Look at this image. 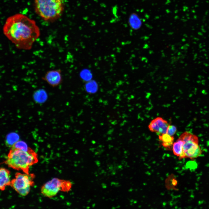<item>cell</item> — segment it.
Listing matches in <instances>:
<instances>
[{
	"instance_id": "cell-6",
	"label": "cell",
	"mask_w": 209,
	"mask_h": 209,
	"mask_svg": "<svg viewBox=\"0 0 209 209\" xmlns=\"http://www.w3.org/2000/svg\"><path fill=\"white\" fill-rule=\"evenodd\" d=\"M71 187V184L69 181L54 178L45 183L42 186L41 191L45 197L52 198L60 191L68 192Z\"/></svg>"
},
{
	"instance_id": "cell-8",
	"label": "cell",
	"mask_w": 209,
	"mask_h": 209,
	"mask_svg": "<svg viewBox=\"0 0 209 209\" xmlns=\"http://www.w3.org/2000/svg\"><path fill=\"white\" fill-rule=\"evenodd\" d=\"M169 124L167 121L161 117L152 120L148 125L149 130L158 135L166 133Z\"/></svg>"
},
{
	"instance_id": "cell-4",
	"label": "cell",
	"mask_w": 209,
	"mask_h": 209,
	"mask_svg": "<svg viewBox=\"0 0 209 209\" xmlns=\"http://www.w3.org/2000/svg\"><path fill=\"white\" fill-rule=\"evenodd\" d=\"M179 138L183 143V152L185 158L194 159L199 156L202 151L199 144V139L196 135L186 131L182 133Z\"/></svg>"
},
{
	"instance_id": "cell-11",
	"label": "cell",
	"mask_w": 209,
	"mask_h": 209,
	"mask_svg": "<svg viewBox=\"0 0 209 209\" xmlns=\"http://www.w3.org/2000/svg\"><path fill=\"white\" fill-rule=\"evenodd\" d=\"M183 142L179 138L173 143L172 145V150L174 154L179 157V159H181L185 158L183 152Z\"/></svg>"
},
{
	"instance_id": "cell-5",
	"label": "cell",
	"mask_w": 209,
	"mask_h": 209,
	"mask_svg": "<svg viewBox=\"0 0 209 209\" xmlns=\"http://www.w3.org/2000/svg\"><path fill=\"white\" fill-rule=\"evenodd\" d=\"M34 174L17 172L15 177L11 181V186L20 195L25 196L29 193L31 187L35 184Z\"/></svg>"
},
{
	"instance_id": "cell-10",
	"label": "cell",
	"mask_w": 209,
	"mask_h": 209,
	"mask_svg": "<svg viewBox=\"0 0 209 209\" xmlns=\"http://www.w3.org/2000/svg\"><path fill=\"white\" fill-rule=\"evenodd\" d=\"M158 138L161 142L163 146L165 149L170 150L172 147L174 139L173 136H171L167 133L158 135Z\"/></svg>"
},
{
	"instance_id": "cell-1",
	"label": "cell",
	"mask_w": 209,
	"mask_h": 209,
	"mask_svg": "<svg viewBox=\"0 0 209 209\" xmlns=\"http://www.w3.org/2000/svg\"><path fill=\"white\" fill-rule=\"evenodd\" d=\"M3 30L5 36L21 50H30L40 35V29L35 21L21 13L8 17Z\"/></svg>"
},
{
	"instance_id": "cell-2",
	"label": "cell",
	"mask_w": 209,
	"mask_h": 209,
	"mask_svg": "<svg viewBox=\"0 0 209 209\" xmlns=\"http://www.w3.org/2000/svg\"><path fill=\"white\" fill-rule=\"evenodd\" d=\"M38 161L37 154L30 148L25 151L11 147L4 163L14 170L29 174L30 167Z\"/></svg>"
},
{
	"instance_id": "cell-12",
	"label": "cell",
	"mask_w": 209,
	"mask_h": 209,
	"mask_svg": "<svg viewBox=\"0 0 209 209\" xmlns=\"http://www.w3.org/2000/svg\"><path fill=\"white\" fill-rule=\"evenodd\" d=\"M11 147L25 151H28L30 148L24 142L22 141H17Z\"/></svg>"
},
{
	"instance_id": "cell-13",
	"label": "cell",
	"mask_w": 209,
	"mask_h": 209,
	"mask_svg": "<svg viewBox=\"0 0 209 209\" xmlns=\"http://www.w3.org/2000/svg\"><path fill=\"white\" fill-rule=\"evenodd\" d=\"M176 131L177 128L175 126L169 125L166 133L170 136H173V135L176 133Z\"/></svg>"
},
{
	"instance_id": "cell-3",
	"label": "cell",
	"mask_w": 209,
	"mask_h": 209,
	"mask_svg": "<svg viewBox=\"0 0 209 209\" xmlns=\"http://www.w3.org/2000/svg\"><path fill=\"white\" fill-rule=\"evenodd\" d=\"M34 3L36 12L45 21L57 19L64 9L63 0H35Z\"/></svg>"
},
{
	"instance_id": "cell-9",
	"label": "cell",
	"mask_w": 209,
	"mask_h": 209,
	"mask_svg": "<svg viewBox=\"0 0 209 209\" xmlns=\"http://www.w3.org/2000/svg\"><path fill=\"white\" fill-rule=\"evenodd\" d=\"M11 180L10 171L7 169L0 167V190L3 191L10 186Z\"/></svg>"
},
{
	"instance_id": "cell-7",
	"label": "cell",
	"mask_w": 209,
	"mask_h": 209,
	"mask_svg": "<svg viewBox=\"0 0 209 209\" xmlns=\"http://www.w3.org/2000/svg\"><path fill=\"white\" fill-rule=\"evenodd\" d=\"M42 79L51 86L56 87L62 82L61 70L56 69L49 70L42 77Z\"/></svg>"
}]
</instances>
